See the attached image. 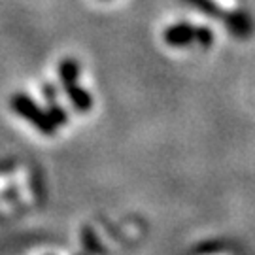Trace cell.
Returning a JSON list of instances; mask_svg holds the SVG:
<instances>
[{
  "instance_id": "5b68a950",
  "label": "cell",
  "mask_w": 255,
  "mask_h": 255,
  "mask_svg": "<svg viewBox=\"0 0 255 255\" xmlns=\"http://www.w3.org/2000/svg\"><path fill=\"white\" fill-rule=\"evenodd\" d=\"M227 27L231 28L235 34H238V36H246L248 32L252 30V23H250L242 13H231L227 17Z\"/></svg>"
},
{
  "instance_id": "3957f363",
  "label": "cell",
  "mask_w": 255,
  "mask_h": 255,
  "mask_svg": "<svg viewBox=\"0 0 255 255\" xmlns=\"http://www.w3.org/2000/svg\"><path fill=\"white\" fill-rule=\"evenodd\" d=\"M164 42L172 47L189 46L193 42H199L201 46L208 47L214 42V34L206 27H193L187 23H180L164 30Z\"/></svg>"
},
{
  "instance_id": "7a4b0ae2",
  "label": "cell",
  "mask_w": 255,
  "mask_h": 255,
  "mask_svg": "<svg viewBox=\"0 0 255 255\" xmlns=\"http://www.w3.org/2000/svg\"><path fill=\"white\" fill-rule=\"evenodd\" d=\"M59 74H61V80H63L64 91H66V95H68V99L72 101L74 106L80 110V112H87V110H91V106H93L91 95L78 85L80 64L76 63L74 59H66V61L61 63Z\"/></svg>"
},
{
  "instance_id": "277c9868",
  "label": "cell",
  "mask_w": 255,
  "mask_h": 255,
  "mask_svg": "<svg viewBox=\"0 0 255 255\" xmlns=\"http://www.w3.org/2000/svg\"><path fill=\"white\" fill-rule=\"evenodd\" d=\"M187 2H191L193 6H197V8L204 11V13H208L212 17H225L227 21V13H225V9L223 6H219L216 0H187Z\"/></svg>"
},
{
  "instance_id": "6da1fadb",
  "label": "cell",
  "mask_w": 255,
  "mask_h": 255,
  "mask_svg": "<svg viewBox=\"0 0 255 255\" xmlns=\"http://www.w3.org/2000/svg\"><path fill=\"white\" fill-rule=\"evenodd\" d=\"M11 108L15 110L23 119H27L28 123H32L42 134H53L55 130L59 128L55 125L53 119H51V116L47 114L46 110L40 108L28 95H23V93L13 95V99H11Z\"/></svg>"
}]
</instances>
